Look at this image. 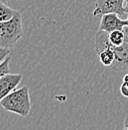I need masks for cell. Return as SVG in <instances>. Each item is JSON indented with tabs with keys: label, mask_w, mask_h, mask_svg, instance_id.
<instances>
[{
	"label": "cell",
	"mask_w": 128,
	"mask_h": 130,
	"mask_svg": "<svg viewBox=\"0 0 128 130\" xmlns=\"http://www.w3.org/2000/svg\"><path fill=\"white\" fill-rule=\"evenodd\" d=\"M122 82H123L124 84L128 85V72L125 74V75H124V76H123V81H122Z\"/></svg>",
	"instance_id": "4fadbf2b"
},
{
	"label": "cell",
	"mask_w": 128,
	"mask_h": 130,
	"mask_svg": "<svg viewBox=\"0 0 128 130\" xmlns=\"http://www.w3.org/2000/svg\"><path fill=\"white\" fill-rule=\"evenodd\" d=\"M0 105L6 111L15 113L21 117L28 116L31 110L28 87L22 86L18 89L13 90L0 101Z\"/></svg>",
	"instance_id": "7a4b0ae2"
},
{
	"label": "cell",
	"mask_w": 128,
	"mask_h": 130,
	"mask_svg": "<svg viewBox=\"0 0 128 130\" xmlns=\"http://www.w3.org/2000/svg\"><path fill=\"white\" fill-rule=\"evenodd\" d=\"M21 80H22L21 74L10 73V72L0 77V101L5 96H7L10 92L15 90Z\"/></svg>",
	"instance_id": "8992f818"
},
{
	"label": "cell",
	"mask_w": 128,
	"mask_h": 130,
	"mask_svg": "<svg viewBox=\"0 0 128 130\" xmlns=\"http://www.w3.org/2000/svg\"><path fill=\"white\" fill-rule=\"evenodd\" d=\"M120 93L124 96V97H127L128 98V85L124 84L122 82L121 86H120Z\"/></svg>",
	"instance_id": "7c38bea8"
},
{
	"label": "cell",
	"mask_w": 128,
	"mask_h": 130,
	"mask_svg": "<svg viewBox=\"0 0 128 130\" xmlns=\"http://www.w3.org/2000/svg\"><path fill=\"white\" fill-rule=\"evenodd\" d=\"M22 14L16 11L13 17L9 20L0 22V46L11 48L22 37Z\"/></svg>",
	"instance_id": "3957f363"
},
{
	"label": "cell",
	"mask_w": 128,
	"mask_h": 130,
	"mask_svg": "<svg viewBox=\"0 0 128 130\" xmlns=\"http://www.w3.org/2000/svg\"><path fill=\"white\" fill-rule=\"evenodd\" d=\"M124 9H125V13L128 14V0H125L124 2Z\"/></svg>",
	"instance_id": "9a60e30c"
},
{
	"label": "cell",
	"mask_w": 128,
	"mask_h": 130,
	"mask_svg": "<svg viewBox=\"0 0 128 130\" xmlns=\"http://www.w3.org/2000/svg\"><path fill=\"white\" fill-rule=\"evenodd\" d=\"M123 130H128V116L126 117L125 121H124V128Z\"/></svg>",
	"instance_id": "5bb4252c"
},
{
	"label": "cell",
	"mask_w": 128,
	"mask_h": 130,
	"mask_svg": "<svg viewBox=\"0 0 128 130\" xmlns=\"http://www.w3.org/2000/svg\"><path fill=\"white\" fill-rule=\"evenodd\" d=\"M126 26H128V16L126 19H121L119 14L110 12L101 15L99 30L109 33L114 30H123V28Z\"/></svg>",
	"instance_id": "277c9868"
},
{
	"label": "cell",
	"mask_w": 128,
	"mask_h": 130,
	"mask_svg": "<svg viewBox=\"0 0 128 130\" xmlns=\"http://www.w3.org/2000/svg\"><path fill=\"white\" fill-rule=\"evenodd\" d=\"M125 39V34L123 30H114L108 33V40L113 46H120Z\"/></svg>",
	"instance_id": "ba28073f"
},
{
	"label": "cell",
	"mask_w": 128,
	"mask_h": 130,
	"mask_svg": "<svg viewBox=\"0 0 128 130\" xmlns=\"http://www.w3.org/2000/svg\"><path fill=\"white\" fill-rule=\"evenodd\" d=\"M10 49L9 48H4L0 46V63H2L9 55H10Z\"/></svg>",
	"instance_id": "8fae6325"
},
{
	"label": "cell",
	"mask_w": 128,
	"mask_h": 130,
	"mask_svg": "<svg viewBox=\"0 0 128 130\" xmlns=\"http://www.w3.org/2000/svg\"><path fill=\"white\" fill-rule=\"evenodd\" d=\"M17 10L10 8L6 3L0 1V22L11 19Z\"/></svg>",
	"instance_id": "9c48e42d"
},
{
	"label": "cell",
	"mask_w": 128,
	"mask_h": 130,
	"mask_svg": "<svg viewBox=\"0 0 128 130\" xmlns=\"http://www.w3.org/2000/svg\"><path fill=\"white\" fill-rule=\"evenodd\" d=\"M98 56H99V59H100V62L104 66H107V67H110L112 65V63L114 62V52L112 51L110 48H105L103 50H101L100 52L97 53Z\"/></svg>",
	"instance_id": "52a82bcc"
},
{
	"label": "cell",
	"mask_w": 128,
	"mask_h": 130,
	"mask_svg": "<svg viewBox=\"0 0 128 130\" xmlns=\"http://www.w3.org/2000/svg\"><path fill=\"white\" fill-rule=\"evenodd\" d=\"M124 2L125 0H96L93 15L98 16L110 12H115L120 15L125 14Z\"/></svg>",
	"instance_id": "5b68a950"
},
{
	"label": "cell",
	"mask_w": 128,
	"mask_h": 130,
	"mask_svg": "<svg viewBox=\"0 0 128 130\" xmlns=\"http://www.w3.org/2000/svg\"><path fill=\"white\" fill-rule=\"evenodd\" d=\"M125 34L124 42L120 46H113L108 40V32L99 30L95 36L96 52L105 48H110L114 52V62L110 66L115 71H128V26L123 28Z\"/></svg>",
	"instance_id": "6da1fadb"
},
{
	"label": "cell",
	"mask_w": 128,
	"mask_h": 130,
	"mask_svg": "<svg viewBox=\"0 0 128 130\" xmlns=\"http://www.w3.org/2000/svg\"><path fill=\"white\" fill-rule=\"evenodd\" d=\"M0 1H2V2H4V3H6V4H7V0H0Z\"/></svg>",
	"instance_id": "2e32d148"
},
{
	"label": "cell",
	"mask_w": 128,
	"mask_h": 130,
	"mask_svg": "<svg viewBox=\"0 0 128 130\" xmlns=\"http://www.w3.org/2000/svg\"><path fill=\"white\" fill-rule=\"evenodd\" d=\"M10 55L2 62L0 63V77H2L3 75L7 74L10 72V68H9V61H10Z\"/></svg>",
	"instance_id": "30bf717a"
}]
</instances>
